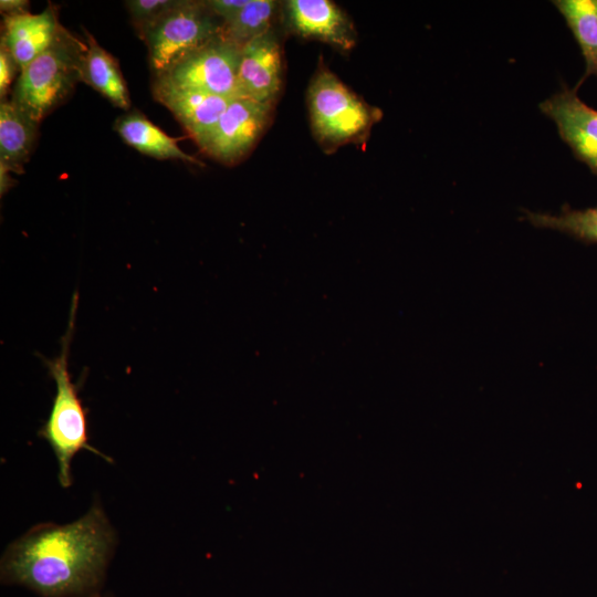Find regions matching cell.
Masks as SVG:
<instances>
[{"instance_id": "obj_7", "label": "cell", "mask_w": 597, "mask_h": 597, "mask_svg": "<svg viewBox=\"0 0 597 597\" xmlns=\"http://www.w3.org/2000/svg\"><path fill=\"white\" fill-rule=\"evenodd\" d=\"M273 104L251 98H233L201 150L210 157L232 165L242 159L266 128Z\"/></svg>"}, {"instance_id": "obj_19", "label": "cell", "mask_w": 597, "mask_h": 597, "mask_svg": "<svg viewBox=\"0 0 597 597\" xmlns=\"http://www.w3.org/2000/svg\"><path fill=\"white\" fill-rule=\"evenodd\" d=\"M180 0H128L125 1L132 22L142 39L146 31L174 9Z\"/></svg>"}, {"instance_id": "obj_4", "label": "cell", "mask_w": 597, "mask_h": 597, "mask_svg": "<svg viewBox=\"0 0 597 597\" xmlns=\"http://www.w3.org/2000/svg\"><path fill=\"white\" fill-rule=\"evenodd\" d=\"M86 43L61 25L51 45L20 71L11 103L41 122L81 80Z\"/></svg>"}, {"instance_id": "obj_12", "label": "cell", "mask_w": 597, "mask_h": 597, "mask_svg": "<svg viewBox=\"0 0 597 597\" xmlns=\"http://www.w3.org/2000/svg\"><path fill=\"white\" fill-rule=\"evenodd\" d=\"M60 28L56 8L50 3L40 13L6 15L0 42L9 49L21 71L51 45Z\"/></svg>"}, {"instance_id": "obj_3", "label": "cell", "mask_w": 597, "mask_h": 597, "mask_svg": "<svg viewBox=\"0 0 597 597\" xmlns=\"http://www.w3.org/2000/svg\"><path fill=\"white\" fill-rule=\"evenodd\" d=\"M78 294L74 293L67 329L61 338V353L53 359L42 357L49 375L55 383L56 392L48 420L39 436L51 446L57 460V479L63 488L71 485V461L80 450H88L101 457L103 453L87 442L86 415L77 395L76 385L69 370L70 345L75 326Z\"/></svg>"}, {"instance_id": "obj_8", "label": "cell", "mask_w": 597, "mask_h": 597, "mask_svg": "<svg viewBox=\"0 0 597 597\" xmlns=\"http://www.w3.org/2000/svg\"><path fill=\"white\" fill-rule=\"evenodd\" d=\"M541 112L554 121L561 138L574 156L597 176V111L586 105L576 87L561 91L540 104Z\"/></svg>"}, {"instance_id": "obj_18", "label": "cell", "mask_w": 597, "mask_h": 597, "mask_svg": "<svg viewBox=\"0 0 597 597\" xmlns=\"http://www.w3.org/2000/svg\"><path fill=\"white\" fill-rule=\"evenodd\" d=\"M277 4L273 0H250L232 20L222 23L221 34L244 46L272 29Z\"/></svg>"}, {"instance_id": "obj_1", "label": "cell", "mask_w": 597, "mask_h": 597, "mask_svg": "<svg viewBox=\"0 0 597 597\" xmlns=\"http://www.w3.org/2000/svg\"><path fill=\"white\" fill-rule=\"evenodd\" d=\"M114 546V532L98 505L78 520L39 524L6 549L1 582L41 597H83L102 584Z\"/></svg>"}, {"instance_id": "obj_11", "label": "cell", "mask_w": 597, "mask_h": 597, "mask_svg": "<svg viewBox=\"0 0 597 597\" xmlns=\"http://www.w3.org/2000/svg\"><path fill=\"white\" fill-rule=\"evenodd\" d=\"M154 98L167 107L189 136L202 148L233 98L181 87L155 78Z\"/></svg>"}, {"instance_id": "obj_22", "label": "cell", "mask_w": 597, "mask_h": 597, "mask_svg": "<svg viewBox=\"0 0 597 597\" xmlns=\"http://www.w3.org/2000/svg\"><path fill=\"white\" fill-rule=\"evenodd\" d=\"M30 2L27 0H1L0 10L6 15H15L28 12Z\"/></svg>"}, {"instance_id": "obj_14", "label": "cell", "mask_w": 597, "mask_h": 597, "mask_svg": "<svg viewBox=\"0 0 597 597\" xmlns=\"http://www.w3.org/2000/svg\"><path fill=\"white\" fill-rule=\"evenodd\" d=\"M114 127L127 145L144 155L157 159H178L202 166L200 160L185 153L178 146L179 138L167 135L138 111L118 117Z\"/></svg>"}, {"instance_id": "obj_2", "label": "cell", "mask_w": 597, "mask_h": 597, "mask_svg": "<svg viewBox=\"0 0 597 597\" xmlns=\"http://www.w3.org/2000/svg\"><path fill=\"white\" fill-rule=\"evenodd\" d=\"M307 106L313 136L326 153L364 144L383 117L380 108L356 95L324 64L310 82Z\"/></svg>"}, {"instance_id": "obj_9", "label": "cell", "mask_w": 597, "mask_h": 597, "mask_svg": "<svg viewBox=\"0 0 597 597\" xmlns=\"http://www.w3.org/2000/svg\"><path fill=\"white\" fill-rule=\"evenodd\" d=\"M282 78V48L273 29L242 46L238 71L239 97L274 104Z\"/></svg>"}, {"instance_id": "obj_13", "label": "cell", "mask_w": 597, "mask_h": 597, "mask_svg": "<svg viewBox=\"0 0 597 597\" xmlns=\"http://www.w3.org/2000/svg\"><path fill=\"white\" fill-rule=\"evenodd\" d=\"M39 122L11 101L0 103V164L22 174L38 137Z\"/></svg>"}, {"instance_id": "obj_10", "label": "cell", "mask_w": 597, "mask_h": 597, "mask_svg": "<svg viewBox=\"0 0 597 597\" xmlns=\"http://www.w3.org/2000/svg\"><path fill=\"white\" fill-rule=\"evenodd\" d=\"M285 22L295 34L350 51L357 32L347 13L329 0H290L284 4Z\"/></svg>"}, {"instance_id": "obj_6", "label": "cell", "mask_w": 597, "mask_h": 597, "mask_svg": "<svg viewBox=\"0 0 597 597\" xmlns=\"http://www.w3.org/2000/svg\"><path fill=\"white\" fill-rule=\"evenodd\" d=\"M241 51L242 46L220 33L155 78L181 87L237 98Z\"/></svg>"}, {"instance_id": "obj_15", "label": "cell", "mask_w": 597, "mask_h": 597, "mask_svg": "<svg viewBox=\"0 0 597 597\" xmlns=\"http://www.w3.org/2000/svg\"><path fill=\"white\" fill-rule=\"evenodd\" d=\"M86 49L81 65V80L113 105L130 107L129 93L116 60L84 29Z\"/></svg>"}, {"instance_id": "obj_20", "label": "cell", "mask_w": 597, "mask_h": 597, "mask_svg": "<svg viewBox=\"0 0 597 597\" xmlns=\"http://www.w3.org/2000/svg\"><path fill=\"white\" fill-rule=\"evenodd\" d=\"M20 70L9 49L0 42V97L6 100L11 82Z\"/></svg>"}, {"instance_id": "obj_16", "label": "cell", "mask_w": 597, "mask_h": 597, "mask_svg": "<svg viewBox=\"0 0 597 597\" xmlns=\"http://www.w3.org/2000/svg\"><path fill=\"white\" fill-rule=\"evenodd\" d=\"M585 61V72L577 90L588 76H597V0H555Z\"/></svg>"}, {"instance_id": "obj_21", "label": "cell", "mask_w": 597, "mask_h": 597, "mask_svg": "<svg viewBox=\"0 0 597 597\" xmlns=\"http://www.w3.org/2000/svg\"><path fill=\"white\" fill-rule=\"evenodd\" d=\"M250 0H206V4L211 12L218 17L222 23L232 20Z\"/></svg>"}, {"instance_id": "obj_17", "label": "cell", "mask_w": 597, "mask_h": 597, "mask_svg": "<svg viewBox=\"0 0 597 597\" xmlns=\"http://www.w3.org/2000/svg\"><path fill=\"white\" fill-rule=\"evenodd\" d=\"M523 211L524 218L536 228L557 230L585 244H597V207L577 210L564 205L557 216Z\"/></svg>"}, {"instance_id": "obj_23", "label": "cell", "mask_w": 597, "mask_h": 597, "mask_svg": "<svg viewBox=\"0 0 597 597\" xmlns=\"http://www.w3.org/2000/svg\"><path fill=\"white\" fill-rule=\"evenodd\" d=\"M11 170L0 164V195L3 196L12 188L15 180L10 176Z\"/></svg>"}, {"instance_id": "obj_5", "label": "cell", "mask_w": 597, "mask_h": 597, "mask_svg": "<svg viewBox=\"0 0 597 597\" xmlns=\"http://www.w3.org/2000/svg\"><path fill=\"white\" fill-rule=\"evenodd\" d=\"M222 30V21L205 1L180 0L143 35L154 77L200 48Z\"/></svg>"}]
</instances>
